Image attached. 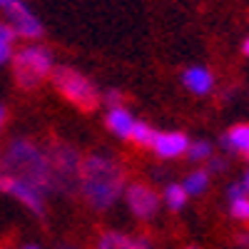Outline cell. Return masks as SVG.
Returning a JSON list of instances; mask_svg holds the SVG:
<instances>
[{"instance_id":"7a4b0ae2","label":"cell","mask_w":249,"mask_h":249,"mask_svg":"<svg viewBox=\"0 0 249 249\" xmlns=\"http://www.w3.org/2000/svg\"><path fill=\"white\" fill-rule=\"evenodd\" d=\"M3 175L13 177L18 182H25L43 195L55 192L53 187V170H50V155L45 147H40L35 140L28 137H15L0 155Z\"/></svg>"},{"instance_id":"5b68a950","label":"cell","mask_w":249,"mask_h":249,"mask_svg":"<svg viewBox=\"0 0 249 249\" xmlns=\"http://www.w3.org/2000/svg\"><path fill=\"white\" fill-rule=\"evenodd\" d=\"M50 170H53V187L57 195H72L80 190V170H82V155L77 147L68 142H53L50 144Z\"/></svg>"},{"instance_id":"d4e9b609","label":"cell","mask_w":249,"mask_h":249,"mask_svg":"<svg viewBox=\"0 0 249 249\" xmlns=\"http://www.w3.org/2000/svg\"><path fill=\"white\" fill-rule=\"evenodd\" d=\"M239 242H242L244 247H249V232H242V234H239Z\"/></svg>"},{"instance_id":"52a82bcc","label":"cell","mask_w":249,"mask_h":249,"mask_svg":"<svg viewBox=\"0 0 249 249\" xmlns=\"http://www.w3.org/2000/svg\"><path fill=\"white\" fill-rule=\"evenodd\" d=\"M0 192H5V195H10L13 199H18L20 204L25 207L28 212H33L37 219H45V214H48V195H43L40 190H35V187H30V184H25V182H18V179H13V177H5L3 179V187H0Z\"/></svg>"},{"instance_id":"ba28073f","label":"cell","mask_w":249,"mask_h":249,"mask_svg":"<svg viewBox=\"0 0 249 249\" xmlns=\"http://www.w3.org/2000/svg\"><path fill=\"white\" fill-rule=\"evenodd\" d=\"M5 15H8V25L15 30L18 37H23V40H40L43 37V33H45L43 20L30 10L23 0H18L15 5H10L5 10Z\"/></svg>"},{"instance_id":"484cf974","label":"cell","mask_w":249,"mask_h":249,"mask_svg":"<svg viewBox=\"0 0 249 249\" xmlns=\"http://www.w3.org/2000/svg\"><path fill=\"white\" fill-rule=\"evenodd\" d=\"M242 53H244V55L249 57V37H247V40H244V43H242Z\"/></svg>"},{"instance_id":"5bb4252c","label":"cell","mask_w":249,"mask_h":249,"mask_svg":"<svg viewBox=\"0 0 249 249\" xmlns=\"http://www.w3.org/2000/svg\"><path fill=\"white\" fill-rule=\"evenodd\" d=\"M162 204L167 207L170 212H179L187 207V202H190V195H187V190L182 187V182H167L162 187Z\"/></svg>"},{"instance_id":"3957f363","label":"cell","mask_w":249,"mask_h":249,"mask_svg":"<svg viewBox=\"0 0 249 249\" xmlns=\"http://www.w3.org/2000/svg\"><path fill=\"white\" fill-rule=\"evenodd\" d=\"M53 70H55V57H53V50H48L45 45L30 43L25 48L15 50L13 55V75L23 90L40 88L53 75Z\"/></svg>"},{"instance_id":"d6986e66","label":"cell","mask_w":249,"mask_h":249,"mask_svg":"<svg viewBox=\"0 0 249 249\" xmlns=\"http://www.w3.org/2000/svg\"><path fill=\"white\" fill-rule=\"evenodd\" d=\"M230 214H232L237 222H249V195L230 202Z\"/></svg>"},{"instance_id":"e0dca14e","label":"cell","mask_w":249,"mask_h":249,"mask_svg":"<svg viewBox=\"0 0 249 249\" xmlns=\"http://www.w3.org/2000/svg\"><path fill=\"white\" fill-rule=\"evenodd\" d=\"M155 137H157V130L152 127V124H150V122H144V120H137V122H135V130H132L130 142H132V144H137V147L152 150Z\"/></svg>"},{"instance_id":"ac0fdd59","label":"cell","mask_w":249,"mask_h":249,"mask_svg":"<svg viewBox=\"0 0 249 249\" xmlns=\"http://www.w3.org/2000/svg\"><path fill=\"white\" fill-rule=\"evenodd\" d=\"M214 155V147H212V142L210 140H190V147H187V160L195 162V164H202L207 162Z\"/></svg>"},{"instance_id":"8fae6325","label":"cell","mask_w":249,"mask_h":249,"mask_svg":"<svg viewBox=\"0 0 249 249\" xmlns=\"http://www.w3.org/2000/svg\"><path fill=\"white\" fill-rule=\"evenodd\" d=\"M135 122L137 117L124 107V105H115V107H107L105 112V127L122 142H130L132 137V130H135Z\"/></svg>"},{"instance_id":"277c9868","label":"cell","mask_w":249,"mask_h":249,"mask_svg":"<svg viewBox=\"0 0 249 249\" xmlns=\"http://www.w3.org/2000/svg\"><path fill=\"white\" fill-rule=\"evenodd\" d=\"M50 80H53L55 90L62 97H65L68 102H72L75 107L85 110V112L95 110L100 105V100H102L100 90L95 88V82L85 72H80V70H75L70 65H57L53 70Z\"/></svg>"},{"instance_id":"8992f818","label":"cell","mask_w":249,"mask_h":249,"mask_svg":"<svg viewBox=\"0 0 249 249\" xmlns=\"http://www.w3.org/2000/svg\"><path fill=\"white\" fill-rule=\"evenodd\" d=\"M122 199L127 204V210L132 212V217H137L140 222L155 219L162 207V195L147 182H127Z\"/></svg>"},{"instance_id":"f1b7e54d","label":"cell","mask_w":249,"mask_h":249,"mask_svg":"<svg viewBox=\"0 0 249 249\" xmlns=\"http://www.w3.org/2000/svg\"><path fill=\"white\" fill-rule=\"evenodd\" d=\"M20 249H40L37 244H25V247H20Z\"/></svg>"},{"instance_id":"4316f807","label":"cell","mask_w":249,"mask_h":249,"mask_svg":"<svg viewBox=\"0 0 249 249\" xmlns=\"http://www.w3.org/2000/svg\"><path fill=\"white\" fill-rule=\"evenodd\" d=\"M57 249H80V247H77V244H60Z\"/></svg>"},{"instance_id":"4fadbf2b","label":"cell","mask_w":249,"mask_h":249,"mask_svg":"<svg viewBox=\"0 0 249 249\" xmlns=\"http://www.w3.org/2000/svg\"><path fill=\"white\" fill-rule=\"evenodd\" d=\"M219 147L224 152L247 155L249 157V122H237L219 137Z\"/></svg>"},{"instance_id":"1f68e13d","label":"cell","mask_w":249,"mask_h":249,"mask_svg":"<svg viewBox=\"0 0 249 249\" xmlns=\"http://www.w3.org/2000/svg\"><path fill=\"white\" fill-rule=\"evenodd\" d=\"M0 249H13V247H0Z\"/></svg>"},{"instance_id":"4dcf8cb0","label":"cell","mask_w":249,"mask_h":249,"mask_svg":"<svg viewBox=\"0 0 249 249\" xmlns=\"http://www.w3.org/2000/svg\"><path fill=\"white\" fill-rule=\"evenodd\" d=\"M184 249H199V247H195V244H192V247H184Z\"/></svg>"},{"instance_id":"7402d4cb","label":"cell","mask_w":249,"mask_h":249,"mask_svg":"<svg viewBox=\"0 0 249 249\" xmlns=\"http://www.w3.org/2000/svg\"><path fill=\"white\" fill-rule=\"evenodd\" d=\"M102 102H105L107 107H115V105H122V92L120 90H107L102 95Z\"/></svg>"},{"instance_id":"30bf717a","label":"cell","mask_w":249,"mask_h":249,"mask_svg":"<svg viewBox=\"0 0 249 249\" xmlns=\"http://www.w3.org/2000/svg\"><path fill=\"white\" fill-rule=\"evenodd\" d=\"M182 88L187 92H192L197 97H204V95H210L214 92V85H217V77L210 68H204V65H190V68H184L182 75Z\"/></svg>"},{"instance_id":"9c48e42d","label":"cell","mask_w":249,"mask_h":249,"mask_svg":"<svg viewBox=\"0 0 249 249\" xmlns=\"http://www.w3.org/2000/svg\"><path fill=\"white\" fill-rule=\"evenodd\" d=\"M187 147H190V137L179 130H164L157 132L155 142H152V152L160 160H179L187 155Z\"/></svg>"},{"instance_id":"f546056e","label":"cell","mask_w":249,"mask_h":249,"mask_svg":"<svg viewBox=\"0 0 249 249\" xmlns=\"http://www.w3.org/2000/svg\"><path fill=\"white\" fill-rule=\"evenodd\" d=\"M3 179H5V175H3V164H0V187H3Z\"/></svg>"},{"instance_id":"7c38bea8","label":"cell","mask_w":249,"mask_h":249,"mask_svg":"<svg viewBox=\"0 0 249 249\" xmlns=\"http://www.w3.org/2000/svg\"><path fill=\"white\" fill-rule=\"evenodd\" d=\"M95 249H150V242L147 237H132L120 230H107L97 237Z\"/></svg>"},{"instance_id":"2e32d148","label":"cell","mask_w":249,"mask_h":249,"mask_svg":"<svg viewBox=\"0 0 249 249\" xmlns=\"http://www.w3.org/2000/svg\"><path fill=\"white\" fill-rule=\"evenodd\" d=\"M15 30L8 25V20H0V68L13 62L15 55Z\"/></svg>"},{"instance_id":"cb8c5ba5","label":"cell","mask_w":249,"mask_h":249,"mask_svg":"<svg viewBox=\"0 0 249 249\" xmlns=\"http://www.w3.org/2000/svg\"><path fill=\"white\" fill-rule=\"evenodd\" d=\"M18 3V0H0V8H3V10H8L10 5H15Z\"/></svg>"},{"instance_id":"ffe728a7","label":"cell","mask_w":249,"mask_h":249,"mask_svg":"<svg viewBox=\"0 0 249 249\" xmlns=\"http://www.w3.org/2000/svg\"><path fill=\"white\" fill-rule=\"evenodd\" d=\"M224 195H227V199H239V197H247L249 192H247V187L242 184V182H232V184H227V190H224Z\"/></svg>"},{"instance_id":"44dd1931","label":"cell","mask_w":249,"mask_h":249,"mask_svg":"<svg viewBox=\"0 0 249 249\" xmlns=\"http://www.w3.org/2000/svg\"><path fill=\"white\" fill-rule=\"evenodd\" d=\"M207 170H210V175H222V172L227 170V160L212 155L210 160H207Z\"/></svg>"},{"instance_id":"6da1fadb","label":"cell","mask_w":249,"mask_h":249,"mask_svg":"<svg viewBox=\"0 0 249 249\" xmlns=\"http://www.w3.org/2000/svg\"><path fill=\"white\" fill-rule=\"evenodd\" d=\"M127 172L124 164L110 152H90L82 157L80 170V195L90 210L107 212L124 197Z\"/></svg>"},{"instance_id":"9a60e30c","label":"cell","mask_w":249,"mask_h":249,"mask_svg":"<svg viewBox=\"0 0 249 249\" xmlns=\"http://www.w3.org/2000/svg\"><path fill=\"white\" fill-rule=\"evenodd\" d=\"M210 184H212V175L207 167H197V170H190L182 182V187L187 190V195L190 197H202L207 190H210Z\"/></svg>"},{"instance_id":"603a6c76","label":"cell","mask_w":249,"mask_h":249,"mask_svg":"<svg viewBox=\"0 0 249 249\" xmlns=\"http://www.w3.org/2000/svg\"><path fill=\"white\" fill-rule=\"evenodd\" d=\"M5 122H8V110L0 105V132H3V127H5Z\"/></svg>"},{"instance_id":"83f0119b","label":"cell","mask_w":249,"mask_h":249,"mask_svg":"<svg viewBox=\"0 0 249 249\" xmlns=\"http://www.w3.org/2000/svg\"><path fill=\"white\" fill-rule=\"evenodd\" d=\"M242 184H244V187H247V192H249V172H247V175H244V177H242Z\"/></svg>"}]
</instances>
